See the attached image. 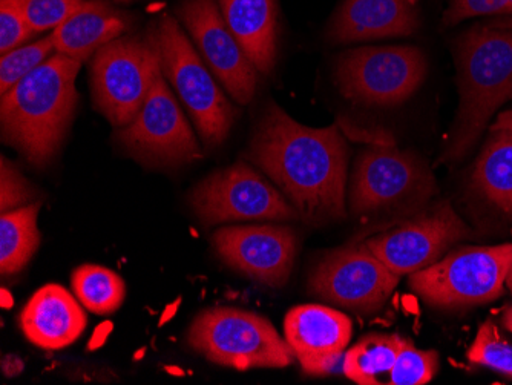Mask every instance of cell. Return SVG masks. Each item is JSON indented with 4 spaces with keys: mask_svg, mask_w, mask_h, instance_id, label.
I'll list each match as a JSON object with an SVG mask.
<instances>
[{
    "mask_svg": "<svg viewBox=\"0 0 512 385\" xmlns=\"http://www.w3.org/2000/svg\"><path fill=\"white\" fill-rule=\"evenodd\" d=\"M247 158L278 186L306 223H329L347 215L348 151L338 125H301L270 102L253 132Z\"/></svg>",
    "mask_w": 512,
    "mask_h": 385,
    "instance_id": "6da1fadb",
    "label": "cell"
},
{
    "mask_svg": "<svg viewBox=\"0 0 512 385\" xmlns=\"http://www.w3.org/2000/svg\"><path fill=\"white\" fill-rule=\"evenodd\" d=\"M80 68L79 60L56 53L0 100L2 140L37 168H45L65 140Z\"/></svg>",
    "mask_w": 512,
    "mask_h": 385,
    "instance_id": "7a4b0ae2",
    "label": "cell"
},
{
    "mask_svg": "<svg viewBox=\"0 0 512 385\" xmlns=\"http://www.w3.org/2000/svg\"><path fill=\"white\" fill-rule=\"evenodd\" d=\"M459 109L442 162L467 155L494 112L512 100V30L474 27L456 43Z\"/></svg>",
    "mask_w": 512,
    "mask_h": 385,
    "instance_id": "3957f363",
    "label": "cell"
},
{
    "mask_svg": "<svg viewBox=\"0 0 512 385\" xmlns=\"http://www.w3.org/2000/svg\"><path fill=\"white\" fill-rule=\"evenodd\" d=\"M151 37L163 76L188 109L204 145L220 146L234 126L237 109L224 96L214 74L174 16L161 17L157 27L152 28Z\"/></svg>",
    "mask_w": 512,
    "mask_h": 385,
    "instance_id": "277c9868",
    "label": "cell"
},
{
    "mask_svg": "<svg viewBox=\"0 0 512 385\" xmlns=\"http://www.w3.org/2000/svg\"><path fill=\"white\" fill-rule=\"evenodd\" d=\"M188 343L209 361L238 372L284 369L296 359L267 318L235 307L201 312L189 329Z\"/></svg>",
    "mask_w": 512,
    "mask_h": 385,
    "instance_id": "5b68a950",
    "label": "cell"
},
{
    "mask_svg": "<svg viewBox=\"0 0 512 385\" xmlns=\"http://www.w3.org/2000/svg\"><path fill=\"white\" fill-rule=\"evenodd\" d=\"M437 192L436 180L424 160L394 146L365 149L356 160L350 185V211L358 217L421 211Z\"/></svg>",
    "mask_w": 512,
    "mask_h": 385,
    "instance_id": "8992f818",
    "label": "cell"
},
{
    "mask_svg": "<svg viewBox=\"0 0 512 385\" xmlns=\"http://www.w3.org/2000/svg\"><path fill=\"white\" fill-rule=\"evenodd\" d=\"M512 244L467 246L410 275L411 290L433 307L490 303L502 295Z\"/></svg>",
    "mask_w": 512,
    "mask_h": 385,
    "instance_id": "52a82bcc",
    "label": "cell"
},
{
    "mask_svg": "<svg viewBox=\"0 0 512 385\" xmlns=\"http://www.w3.org/2000/svg\"><path fill=\"white\" fill-rule=\"evenodd\" d=\"M161 73L160 57L151 34L119 37L100 48L91 62L94 106L114 128H125L142 109Z\"/></svg>",
    "mask_w": 512,
    "mask_h": 385,
    "instance_id": "ba28073f",
    "label": "cell"
},
{
    "mask_svg": "<svg viewBox=\"0 0 512 385\" xmlns=\"http://www.w3.org/2000/svg\"><path fill=\"white\" fill-rule=\"evenodd\" d=\"M425 54L416 47H365L336 59L335 80L345 99L371 106L401 105L427 77Z\"/></svg>",
    "mask_w": 512,
    "mask_h": 385,
    "instance_id": "9c48e42d",
    "label": "cell"
},
{
    "mask_svg": "<svg viewBox=\"0 0 512 385\" xmlns=\"http://www.w3.org/2000/svg\"><path fill=\"white\" fill-rule=\"evenodd\" d=\"M191 205L207 226L235 221L301 220L286 195L246 162L204 178L192 191Z\"/></svg>",
    "mask_w": 512,
    "mask_h": 385,
    "instance_id": "30bf717a",
    "label": "cell"
},
{
    "mask_svg": "<svg viewBox=\"0 0 512 385\" xmlns=\"http://www.w3.org/2000/svg\"><path fill=\"white\" fill-rule=\"evenodd\" d=\"M117 139L132 157L148 165L178 166L203 158L200 143L163 71L135 119L119 129Z\"/></svg>",
    "mask_w": 512,
    "mask_h": 385,
    "instance_id": "8fae6325",
    "label": "cell"
},
{
    "mask_svg": "<svg viewBox=\"0 0 512 385\" xmlns=\"http://www.w3.org/2000/svg\"><path fill=\"white\" fill-rule=\"evenodd\" d=\"M470 231L448 201L421 209L399 224L365 241L391 272L411 275L440 260L453 244Z\"/></svg>",
    "mask_w": 512,
    "mask_h": 385,
    "instance_id": "7c38bea8",
    "label": "cell"
},
{
    "mask_svg": "<svg viewBox=\"0 0 512 385\" xmlns=\"http://www.w3.org/2000/svg\"><path fill=\"white\" fill-rule=\"evenodd\" d=\"M399 278L364 243L325 255L310 274L309 289L335 306L370 313L387 303Z\"/></svg>",
    "mask_w": 512,
    "mask_h": 385,
    "instance_id": "4fadbf2b",
    "label": "cell"
},
{
    "mask_svg": "<svg viewBox=\"0 0 512 385\" xmlns=\"http://www.w3.org/2000/svg\"><path fill=\"white\" fill-rule=\"evenodd\" d=\"M209 70L235 102L249 105L260 76L224 22L217 0H183L177 10Z\"/></svg>",
    "mask_w": 512,
    "mask_h": 385,
    "instance_id": "5bb4252c",
    "label": "cell"
},
{
    "mask_svg": "<svg viewBox=\"0 0 512 385\" xmlns=\"http://www.w3.org/2000/svg\"><path fill=\"white\" fill-rule=\"evenodd\" d=\"M224 263L269 287H283L295 264L298 241L287 226H229L212 237Z\"/></svg>",
    "mask_w": 512,
    "mask_h": 385,
    "instance_id": "9a60e30c",
    "label": "cell"
},
{
    "mask_svg": "<svg viewBox=\"0 0 512 385\" xmlns=\"http://www.w3.org/2000/svg\"><path fill=\"white\" fill-rule=\"evenodd\" d=\"M284 333L304 373L324 376L332 373L344 356L352 339L353 324L339 310L304 304L289 310Z\"/></svg>",
    "mask_w": 512,
    "mask_h": 385,
    "instance_id": "2e32d148",
    "label": "cell"
},
{
    "mask_svg": "<svg viewBox=\"0 0 512 385\" xmlns=\"http://www.w3.org/2000/svg\"><path fill=\"white\" fill-rule=\"evenodd\" d=\"M419 30L411 0H344L327 30L330 43L371 42L407 37Z\"/></svg>",
    "mask_w": 512,
    "mask_h": 385,
    "instance_id": "e0dca14e",
    "label": "cell"
},
{
    "mask_svg": "<svg viewBox=\"0 0 512 385\" xmlns=\"http://www.w3.org/2000/svg\"><path fill=\"white\" fill-rule=\"evenodd\" d=\"M25 338L43 350H62L85 332L88 316L76 298L59 284L40 287L19 315Z\"/></svg>",
    "mask_w": 512,
    "mask_h": 385,
    "instance_id": "ac0fdd59",
    "label": "cell"
},
{
    "mask_svg": "<svg viewBox=\"0 0 512 385\" xmlns=\"http://www.w3.org/2000/svg\"><path fill=\"white\" fill-rule=\"evenodd\" d=\"M218 7L258 73H272L278 54L276 0H218Z\"/></svg>",
    "mask_w": 512,
    "mask_h": 385,
    "instance_id": "d6986e66",
    "label": "cell"
},
{
    "mask_svg": "<svg viewBox=\"0 0 512 385\" xmlns=\"http://www.w3.org/2000/svg\"><path fill=\"white\" fill-rule=\"evenodd\" d=\"M128 28L122 14L100 0H86L80 10L53 31L56 53L85 62Z\"/></svg>",
    "mask_w": 512,
    "mask_h": 385,
    "instance_id": "ffe728a7",
    "label": "cell"
},
{
    "mask_svg": "<svg viewBox=\"0 0 512 385\" xmlns=\"http://www.w3.org/2000/svg\"><path fill=\"white\" fill-rule=\"evenodd\" d=\"M474 186L497 209L512 217V134L491 131L490 140L477 158Z\"/></svg>",
    "mask_w": 512,
    "mask_h": 385,
    "instance_id": "44dd1931",
    "label": "cell"
},
{
    "mask_svg": "<svg viewBox=\"0 0 512 385\" xmlns=\"http://www.w3.org/2000/svg\"><path fill=\"white\" fill-rule=\"evenodd\" d=\"M402 341L399 335L365 336L345 353L342 372L359 385L388 384Z\"/></svg>",
    "mask_w": 512,
    "mask_h": 385,
    "instance_id": "7402d4cb",
    "label": "cell"
},
{
    "mask_svg": "<svg viewBox=\"0 0 512 385\" xmlns=\"http://www.w3.org/2000/svg\"><path fill=\"white\" fill-rule=\"evenodd\" d=\"M40 203L5 212L0 218V272L14 275L30 263L40 246Z\"/></svg>",
    "mask_w": 512,
    "mask_h": 385,
    "instance_id": "603a6c76",
    "label": "cell"
},
{
    "mask_svg": "<svg viewBox=\"0 0 512 385\" xmlns=\"http://www.w3.org/2000/svg\"><path fill=\"white\" fill-rule=\"evenodd\" d=\"M71 287L83 307L97 315H111L125 303V281L108 267L97 264L77 267L71 275Z\"/></svg>",
    "mask_w": 512,
    "mask_h": 385,
    "instance_id": "cb8c5ba5",
    "label": "cell"
},
{
    "mask_svg": "<svg viewBox=\"0 0 512 385\" xmlns=\"http://www.w3.org/2000/svg\"><path fill=\"white\" fill-rule=\"evenodd\" d=\"M56 51L53 37L16 48L10 53L0 56V96H4L14 88L20 80L37 70L42 63L50 59Z\"/></svg>",
    "mask_w": 512,
    "mask_h": 385,
    "instance_id": "d4e9b609",
    "label": "cell"
},
{
    "mask_svg": "<svg viewBox=\"0 0 512 385\" xmlns=\"http://www.w3.org/2000/svg\"><path fill=\"white\" fill-rule=\"evenodd\" d=\"M439 370V353L434 350H421L404 338L388 385H424L436 376Z\"/></svg>",
    "mask_w": 512,
    "mask_h": 385,
    "instance_id": "484cf974",
    "label": "cell"
},
{
    "mask_svg": "<svg viewBox=\"0 0 512 385\" xmlns=\"http://www.w3.org/2000/svg\"><path fill=\"white\" fill-rule=\"evenodd\" d=\"M467 356L477 366L488 367L512 378V344L503 338L493 321H486L479 327Z\"/></svg>",
    "mask_w": 512,
    "mask_h": 385,
    "instance_id": "4316f807",
    "label": "cell"
},
{
    "mask_svg": "<svg viewBox=\"0 0 512 385\" xmlns=\"http://www.w3.org/2000/svg\"><path fill=\"white\" fill-rule=\"evenodd\" d=\"M23 16L36 33L56 30L68 17L85 5L86 0H16Z\"/></svg>",
    "mask_w": 512,
    "mask_h": 385,
    "instance_id": "83f0119b",
    "label": "cell"
},
{
    "mask_svg": "<svg viewBox=\"0 0 512 385\" xmlns=\"http://www.w3.org/2000/svg\"><path fill=\"white\" fill-rule=\"evenodd\" d=\"M36 31L30 27L16 0H0V56L27 42Z\"/></svg>",
    "mask_w": 512,
    "mask_h": 385,
    "instance_id": "f1b7e54d",
    "label": "cell"
},
{
    "mask_svg": "<svg viewBox=\"0 0 512 385\" xmlns=\"http://www.w3.org/2000/svg\"><path fill=\"white\" fill-rule=\"evenodd\" d=\"M0 198H2V214L22 208L27 201L36 197V191L31 188L19 169L8 162L7 158L2 157V169H0Z\"/></svg>",
    "mask_w": 512,
    "mask_h": 385,
    "instance_id": "f546056e",
    "label": "cell"
},
{
    "mask_svg": "<svg viewBox=\"0 0 512 385\" xmlns=\"http://www.w3.org/2000/svg\"><path fill=\"white\" fill-rule=\"evenodd\" d=\"M497 14H509L506 0H450V5L442 17V25L454 27L474 17L497 16Z\"/></svg>",
    "mask_w": 512,
    "mask_h": 385,
    "instance_id": "4dcf8cb0",
    "label": "cell"
},
{
    "mask_svg": "<svg viewBox=\"0 0 512 385\" xmlns=\"http://www.w3.org/2000/svg\"><path fill=\"white\" fill-rule=\"evenodd\" d=\"M491 131H508L512 134V109L502 112V114L497 117L496 123L491 126Z\"/></svg>",
    "mask_w": 512,
    "mask_h": 385,
    "instance_id": "1f68e13d",
    "label": "cell"
},
{
    "mask_svg": "<svg viewBox=\"0 0 512 385\" xmlns=\"http://www.w3.org/2000/svg\"><path fill=\"white\" fill-rule=\"evenodd\" d=\"M503 326L506 327V329L509 330V332H512V306L508 307V310H506L505 313H503Z\"/></svg>",
    "mask_w": 512,
    "mask_h": 385,
    "instance_id": "d6a6232c",
    "label": "cell"
},
{
    "mask_svg": "<svg viewBox=\"0 0 512 385\" xmlns=\"http://www.w3.org/2000/svg\"><path fill=\"white\" fill-rule=\"evenodd\" d=\"M506 286L509 287V290H511V293H512V264H511V270H509L508 280H506Z\"/></svg>",
    "mask_w": 512,
    "mask_h": 385,
    "instance_id": "836d02e7",
    "label": "cell"
},
{
    "mask_svg": "<svg viewBox=\"0 0 512 385\" xmlns=\"http://www.w3.org/2000/svg\"><path fill=\"white\" fill-rule=\"evenodd\" d=\"M508 2L509 14H512V0H506Z\"/></svg>",
    "mask_w": 512,
    "mask_h": 385,
    "instance_id": "e575fe53",
    "label": "cell"
}]
</instances>
